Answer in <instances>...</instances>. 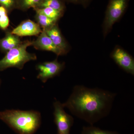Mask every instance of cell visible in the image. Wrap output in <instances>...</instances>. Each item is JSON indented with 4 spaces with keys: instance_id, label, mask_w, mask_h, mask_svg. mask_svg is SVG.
I'll return each instance as SVG.
<instances>
[{
    "instance_id": "6da1fadb",
    "label": "cell",
    "mask_w": 134,
    "mask_h": 134,
    "mask_svg": "<svg viewBox=\"0 0 134 134\" xmlns=\"http://www.w3.org/2000/svg\"><path fill=\"white\" fill-rule=\"evenodd\" d=\"M116 96L103 89L76 85L69 98L62 104L73 115L93 125L109 114Z\"/></svg>"
},
{
    "instance_id": "7a4b0ae2",
    "label": "cell",
    "mask_w": 134,
    "mask_h": 134,
    "mask_svg": "<svg viewBox=\"0 0 134 134\" xmlns=\"http://www.w3.org/2000/svg\"><path fill=\"white\" fill-rule=\"evenodd\" d=\"M0 120L18 134H34L40 127L41 114L34 110L0 111Z\"/></svg>"
},
{
    "instance_id": "3957f363",
    "label": "cell",
    "mask_w": 134,
    "mask_h": 134,
    "mask_svg": "<svg viewBox=\"0 0 134 134\" xmlns=\"http://www.w3.org/2000/svg\"><path fill=\"white\" fill-rule=\"evenodd\" d=\"M31 45L30 40L22 41L19 45L6 53L5 56L0 60V72L11 68L21 70L26 63L37 60L36 54L27 51V47Z\"/></svg>"
},
{
    "instance_id": "277c9868",
    "label": "cell",
    "mask_w": 134,
    "mask_h": 134,
    "mask_svg": "<svg viewBox=\"0 0 134 134\" xmlns=\"http://www.w3.org/2000/svg\"><path fill=\"white\" fill-rule=\"evenodd\" d=\"M129 0H110L103 23L104 36L105 37L113 25L122 16L126 10Z\"/></svg>"
},
{
    "instance_id": "5b68a950",
    "label": "cell",
    "mask_w": 134,
    "mask_h": 134,
    "mask_svg": "<svg viewBox=\"0 0 134 134\" xmlns=\"http://www.w3.org/2000/svg\"><path fill=\"white\" fill-rule=\"evenodd\" d=\"M54 122L57 127V134H70V130L74 123V118L64 110L62 104L58 100L53 103Z\"/></svg>"
},
{
    "instance_id": "8992f818",
    "label": "cell",
    "mask_w": 134,
    "mask_h": 134,
    "mask_svg": "<svg viewBox=\"0 0 134 134\" xmlns=\"http://www.w3.org/2000/svg\"><path fill=\"white\" fill-rule=\"evenodd\" d=\"M65 66V63L59 62L57 59L52 61L39 63L36 66L38 71L37 78L46 83L48 79L59 75Z\"/></svg>"
},
{
    "instance_id": "52a82bcc",
    "label": "cell",
    "mask_w": 134,
    "mask_h": 134,
    "mask_svg": "<svg viewBox=\"0 0 134 134\" xmlns=\"http://www.w3.org/2000/svg\"><path fill=\"white\" fill-rule=\"evenodd\" d=\"M111 56L120 68L127 73L134 75V59L126 51L117 46L113 51Z\"/></svg>"
},
{
    "instance_id": "ba28073f",
    "label": "cell",
    "mask_w": 134,
    "mask_h": 134,
    "mask_svg": "<svg viewBox=\"0 0 134 134\" xmlns=\"http://www.w3.org/2000/svg\"><path fill=\"white\" fill-rule=\"evenodd\" d=\"M42 29L37 23L27 19L22 21L11 31L12 34L20 37L38 36L42 32Z\"/></svg>"
},
{
    "instance_id": "9c48e42d",
    "label": "cell",
    "mask_w": 134,
    "mask_h": 134,
    "mask_svg": "<svg viewBox=\"0 0 134 134\" xmlns=\"http://www.w3.org/2000/svg\"><path fill=\"white\" fill-rule=\"evenodd\" d=\"M37 37L36 39L32 41L31 45L36 50L52 52L58 56L64 55L62 51L54 44L45 31L42 30V32Z\"/></svg>"
},
{
    "instance_id": "30bf717a",
    "label": "cell",
    "mask_w": 134,
    "mask_h": 134,
    "mask_svg": "<svg viewBox=\"0 0 134 134\" xmlns=\"http://www.w3.org/2000/svg\"><path fill=\"white\" fill-rule=\"evenodd\" d=\"M45 31L54 44L62 51L64 55L68 52L69 45L63 36L57 23Z\"/></svg>"
},
{
    "instance_id": "8fae6325",
    "label": "cell",
    "mask_w": 134,
    "mask_h": 134,
    "mask_svg": "<svg viewBox=\"0 0 134 134\" xmlns=\"http://www.w3.org/2000/svg\"><path fill=\"white\" fill-rule=\"evenodd\" d=\"M5 32V36L0 39V50L6 54L12 48L19 45L22 41L19 37L12 34L11 31L8 30Z\"/></svg>"
},
{
    "instance_id": "7c38bea8",
    "label": "cell",
    "mask_w": 134,
    "mask_h": 134,
    "mask_svg": "<svg viewBox=\"0 0 134 134\" xmlns=\"http://www.w3.org/2000/svg\"><path fill=\"white\" fill-rule=\"evenodd\" d=\"M36 13L35 19L36 23L43 30L45 31L57 23V21L49 18L43 14L38 12Z\"/></svg>"
},
{
    "instance_id": "4fadbf2b",
    "label": "cell",
    "mask_w": 134,
    "mask_h": 134,
    "mask_svg": "<svg viewBox=\"0 0 134 134\" xmlns=\"http://www.w3.org/2000/svg\"><path fill=\"white\" fill-rule=\"evenodd\" d=\"M65 2L63 0H42L40 5L37 8L48 7L65 12L66 9Z\"/></svg>"
},
{
    "instance_id": "5bb4252c",
    "label": "cell",
    "mask_w": 134,
    "mask_h": 134,
    "mask_svg": "<svg viewBox=\"0 0 134 134\" xmlns=\"http://www.w3.org/2000/svg\"><path fill=\"white\" fill-rule=\"evenodd\" d=\"M33 9L35 12L43 14L49 18L57 21L62 17L64 14V12L48 7L36 8Z\"/></svg>"
},
{
    "instance_id": "9a60e30c",
    "label": "cell",
    "mask_w": 134,
    "mask_h": 134,
    "mask_svg": "<svg viewBox=\"0 0 134 134\" xmlns=\"http://www.w3.org/2000/svg\"><path fill=\"white\" fill-rule=\"evenodd\" d=\"M42 0H18L17 9L23 11H27L31 8L33 9L39 7Z\"/></svg>"
},
{
    "instance_id": "2e32d148",
    "label": "cell",
    "mask_w": 134,
    "mask_h": 134,
    "mask_svg": "<svg viewBox=\"0 0 134 134\" xmlns=\"http://www.w3.org/2000/svg\"><path fill=\"white\" fill-rule=\"evenodd\" d=\"M81 134H120L116 131L103 130L99 128L91 125L90 126H84Z\"/></svg>"
},
{
    "instance_id": "e0dca14e",
    "label": "cell",
    "mask_w": 134,
    "mask_h": 134,
    "mask_svg": "<svg viewBox=\"0 0 134 134\" xmlns=\"http://www.w3.org/2000/svg\"><path fill=\"white\" fill-rule=\"evenodd\" d=\"M18 1V0H0V6L5 7L9 14L17 9Z\"/></svg>"
},
{
    "instance_id": "ac0fdd59",
    "label": "cell",
    "mask_w": 134,
    "mask_h": 134,
    "mask_svg": "<svg viewBox=\"0 0 134 134\" xmlns=\"http://www.w3.org/2000/svg\"><path fill=\"white\" fill-rule=\"evenodd\" d=\"M8 13L0 15V29L4 31L8 30L10 25V19Z\"/></svg>"
},
{
    "instance_id": "d6986e66",
    "label": "cell",
    "mask_w": 134,
    "mask_h": 134,
    "mask_svg": "<svg viewBox=\"0 0 134 134\" xmlns=\"http://www.w3.org/2000/svg\"><path fill=\"white\" fill-rule=\"evenodd\" d=\"M80 4H81L83 7L86 8L88 7L91 2V0H79Z\"/></svg>"
},
{
    "instance_id": "ffe728a7",
    "label": "cell",
    "mask_w": 134,
    "mask_h": 134,
    "mask_svg": "<svg viewBox=\"0 0 134 134\" xmlns=\"http://www.w3.org/2000/svg\"><path fill=\"white\" fill-rule=\"evenodd\" d=\"M65 2L74 3L75 4H80L79 0H63Z\"/></svg>"
},
{
    "instance_id": "44dd1931",
    "label": "cell",
    "mask_w": 134,
    "mask_h": 134,
    "mask_svg": "<svg viewBox=\"0 0 134 134\" xmlns=\"http://www.w3.org/2000/svg\"><path fill=\"white\" fill-rule=\"evenodd\" d=\"M1 78H0V86H1Z\"/></svg>"
}]
</instances>
